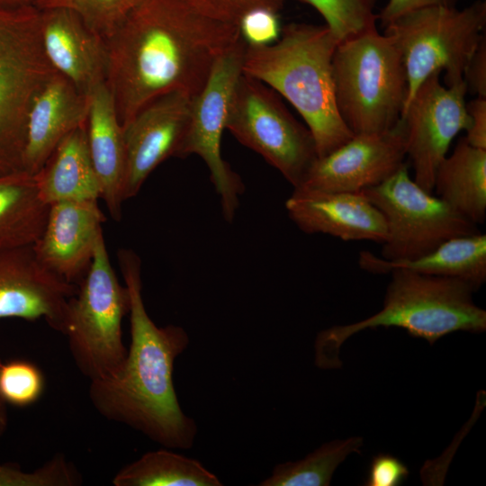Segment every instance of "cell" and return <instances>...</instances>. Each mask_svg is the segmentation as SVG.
Wrapping results in <instances>:
<instances>
[{"label": "cell", "instance_id": "cell-35", "mask_svg": "<svg viewBox=\"0 0 486 486\" xmlns=\"http://www.w3.org/2000/svg\"><path fill=\"white\" fill-rule=\"evenodd\" d=\"M469 124L464 140L472 146L486 149V97L476 96L466 103Z\"/></svg>", "mask_w": 486, "mask_h": 486}, {"label": "cell", "instance_id": "cell-27", "mask_svg": "<svg viewBox=\"0 0 486 486\" xmlns=\"http://www.w3.org/2000/svg\"><path fill=\"white\" fill-rule=\"evenodd\" d=\"M314 8L339 41L376 26L377 0H299Z\"/></svg>", "mask_w": 486, "mask_h": 486}, {"label": "cell", "instance_id": "cell-22", "mask_svg": "<svg viewBox=\"0 0 486 486\" xmlns=\"http://www.w3.org/2000/svg\"><path fill=\"white\" fill-rule=\"evenodd\" d=\"M34 176L39 194L49 205L101 199L100 183L88 150L86 123L59 142Z\"/></svg>", "mask_w": 486, "mask_h": 486}, {"label": "cell", "instance_id": "cell-8", "mask_svg": "<svg viewBox=\"0 0 486 486\" xmlns=\"http://www.w3.org/2000/svg\"><path fill=\"white\" fill-rule=\"evenodd\" d=\"M40 11L0 6V176L23 170L31 104L57 71L41 44Z\"/></svg>", "mask_w": 486, "mask_h": 486}, {"label": "cell", "instance_id": "cell-21", "mask_svg": "<svg viewBox=\"0 0 486 486\" xmlns=\"http://www.w3.org/2000/svg\"><path fill=\"white\" fill-rule=\"evenodd\" d=\"M359 267L373 274L407 270L421 274L457 278L475 291L486 281V235L481 232L451 238L436 249L413 259L392 261L365 250Z\"/></svg>", "mask_w": 486, "mask_h": 486}, {"label": "cell", "instance_id": "cell-31", "mask_svg": "<svg viewBox=\"0 0 486 486\" xmlns=\"http://www.w3.org/2000/svg\"><path fill=\"white\" fill-rule=\"evenodd\" d=\"M203 14L238 26L249 11L267 8L279 13L284 0H186Z\"/></svg>", "mask_w": 486, "mask_h": 486}, {"label": "cell", "instance_id": "cell-34", "mask_svg": "<svg viewBox=\"0 0 486 486\" xmlns=\"http://www.w3.org/2000/svg\"><path fill=\"white\" fill-rule=\"evenodd\" d=\"M464 81L467 92L479 97H486V38L484 37L469 59L464 71Z\"/></svg>", "mask_w": 486, "mask_h": 486}, {"label": "cell", "instance_id": "cell-20", "mask_svg": "<svg viewBox=\"0 0 486 486\" xmlns=\"http://www.w3.org/2000/svg\"><path fill=\"white\" fill-rule=\"evenodd\" d=\"M91 161L101 186V199L111 217L120 221L124 199L126 152L123 129L113 95L105 82L89 94L86 122Z\"/></svg>", "mask_w": 486, "mask_h": 486}, {"label": "cell", "instance_id": "cell-6", "mask_svg": "<svg viewBox=\"0 0 486 486\" xmlns=\"http://www.w3.org/2000/svg\"><path fill=\"white\" fill-rule=\"evenodd\" d=\"M486 3L433 6L407 13L384 26L401 52L407 75L404 106L434 73H445L447 86L464 81V68L485 37ZM404 108V107H403Z\"/></svg>", "mask_w": 486, "mask_h": 486}, {"label": "cell", "instance_id": "cell-5", "mask_svg": "<svg viewBox=\"0 0 486 486\" xmlns=\"http://www.w3.org/2000/svg\"><path fill=\"white\" fill-rule=\"evenodd\" d=\"M336 103L356 134L392 129L407 97V75L400 50L376 26L338 42L332 60Z\"/></svg>", "mask_w": 486, "mask_h": 486}, {"label": "cell", "instance_id": "cell-10", "mask_svg": "<svg viewBox=\"0 0 486 486\" xmlns=\"http://www.w3.org/2000/svg\"><path fill=\"white\" fill-rule=\"evenodd\" d=\"M362 193L385 219L384 259L417 258L451 238L480 232L476 224L410 178L407 165Z\"/></svg>", "mask_w": 486, "mask_h": 486}, {"label": "cell", "instance_id": "cell-9", "mask_svg": "<svg viewBox=\"0 0 486 486\" xmlns=\"http://www.w3.org/2000/svg\"><path fill=\"white\" fill-rule=\"evenodd\" d=\"M226 130L276 168L293 188L318 158L308 127L293 117L274 90L243 72L231 96Z\"/></svg>", "mask_w": 486, "mask_h": 486}, {"label": "cell", "instance_id": "cell-30", "mask_svg": "<svg viewBox=\"0 0 486 486\" xmlns=\"http://www.w3.org/2000/svg\"><path fill=\"white\" fill-rule=\"evenodd\" d=\"M44 389V378L33 364L15 360L0 368V394L5 402L28 406L39 400Z\"/></svg>", "mask_w": 486, "mask_h": 486}, {"label": "cell", "instance_id": "cell-12", "mask_svg": "<svg viewBox=\"0 0 486 486\" xmlns=\"http://www.w3.org/2000/svg\"><path fill=\"white\" fill-rule=\"evenodd\" d=\"M464 81L447 86L440 73L428 76L402 110L400 120L406 135V153L414 181L433 193L437 166L447 155L454 138L469 124Z\"/></svg>", "mask_w": 486, "mask_h": 486}, {"label": "cell", "instance_id": "cell-3", "mask_svg": "<svg viewBox=\"0 0 486 486\" xmlns=\"http://www.w3.org/2000/svg\"><path fill=\"white\" fill-rule=\"evenodd\" d=\"M339 40L326 25L292 22L278 40L246 46L242 72L263 82L297 110L315 141L318 158L354 134L336 103L332 60Z\"/></svg>", "mask_w": 486, "mask_h": 486}, {"label": "cell", "instance_id": "cell-33", "mask_svg": "<svg viewBox=\"0 0 486 486\" xmlns=\"http://www.w3.org/2000/svg\"><path fill=\"white\" fill-rule=\"evenodd\" d=\"M409 473L408 467L400 459L389 454H379L372 460L364 485L398 486Z\"/></svg>", "mask_w": 486, "mask_h": 486}, {"label": "cell", "instance_id": "cell-16", "mask_svg": "<svg viewBox=\"0 0 486 486\" xmlns=\"http://www.w3.org/2000/svg\"><path fill=\"white\" fill-rule=\"evenodd\" d=\"M106 217L98 201L50 204L44 230L32 246L40 262L67 282L79 284L86 275Z\"/></svg>", "mask_w": 486, "mask_h": 486}, {"label": "cell", "instance_id": "cell-17", "mask_svg": "<svg viewBox=\"0 0 486 486\" xmlns=\"http://www.w3.org/2000/svg\"><path fill=\"white\" fill-rule=\"evenodd\" d=\"M289 218L303 232L323 233L345 241L382 244L385 219L363 193H324L293 190L285 201Z\"/></svg>", "mask_w": 486, "mask_h": 486}, {"label": "cell", "instance_id": "cell-29", "mask_svg": "<svg viewBox=\"0 0 486 486\" xmlns=\"http://www.w3.org/2000/svg\"><path fill=\"white\" fill-rule=\"evenodd\" d=\"M82 476L63 454H58L33 472L0 464V486H76Z\"/></svg>", "mask_w": 486, "mask_h": 486}, {"label": "cell", "instance_id": "cell-32", "mask_svg": "<svg viewBox=\"0 0 486 486\" xmlns=\"http://www.w3.org/2000/svg\"><path fill=\"white\" fill-rule=\"evenodd\" d=\"M238 29L248 45L271 44L276 41L281 34L279 13L267 8L251 10L241 18Z\"/></svg>", "mask_w": 486, "mask_h": 486}, {"label": "cell", "instance_id": "cell-13", "mask_svg": "<svg viewBox=\"0 0 486 486\" xmlns=\"http://www.w3.org/2000/svg\"><path fill=\"white\" fill-rule=\"evenodd\" d=\"M406 135L401 120L391 130L356 134L317 158L299 186L304 192L362 193L406 166Z\"/></svg>", "mask_w": 486, "mask_h": 486}, {"label": "cell", "instance_id": "cell-26", "mask_svg": "<svg viewBox=\"0 0 486 486\" xmlns=\"http://www.w3.org/2000/svg\"><path fill=\"white\" fill-rule=\"evenodd\" d=\"M363 438L352 436L327 442L303 459L275 465L259 486H328L334 472L347 456L359 453Z\"/></svg>", "mask_w": 486, "mask_h": 486}, {"label": "cell", "instance_id": "cell-7", "mask_svg": "<svg viewBox=\"0 0 486 486\" xmlns=\"http://www.w3.org/2000/svg\"><path fill=\"white\" fill-rule=\"evenodd\" d=\"M78 285L76 294L68 302L65 335L78 370L94 381L118 372L128 352L122 342V323L130 313V292L118 281L104 234Z\"/></svg>", "mask_w": 486, "mask_h": 486}, {"label": "cell", "instance_id": "cell-23", "mask_svg": "<svg viewBox=\"0 0 486 486\" xmlns=\"http://www.w3.org/2000/svg\"><path fill=\"white\" fill-rule=\"evenodd\" d=\"M433 192L457 212L478 225L486 218V149L456 143L436 168Z\"/></svg>", "mask_w": 486, "mask_h": 486}, {"label": "cell", "instance_id": "cell-1", "mask_svg": "<svg viewBox=\"0 0 486 486\" xmlns=\"http://www.w3.org/2000/svg\"><path fill=\"white\" fill-rule=\"evenodd\" d=\"M240 38L238 25L211 18L186 0H142L104 40L105 83L122 127L165 94L195 97Z\"/></svg>", "mask_w": 486, "mask_h": 486}, {"label": "cell", "instance_id": "cell-19", "mask_svg": "<svg viewBox=\"0 0 486 486\" xmlns=\"http://www.w3.org/2000/svg\"><path fill=\"white\" fill-rule=\"evenodd\" d=\"M89 95L56 73L35 95L27 117L23 170L36 175L59 142L86 122Z\"/></svg>", "mask_w": 486, "mask_h": 486}, {"label": "cell", "instance_id": "cell-37", "mask_svg": "<svg viewBox=\"0 0 486 486\" xmlns=\"http://www.w3.org/2000/svg\"><path fill=\"white\" fill-rule=\"evenodd\" d=\"M39 0H0V6L5 8H21L35 6Z\"/></svg>", "mask_w": 486, "mask_h": 486}, {"label": "cell", "instance_id": "cell-36", "mask_svg": "<svg viewBox=\"0 0 486 486\" xmlns=\"http://www.w3.org/2000/svg\"><path fill=\"white\" fill-rule=\"evenodd\" d=\"M461 1L463 0H388L377 16L384 27L407 13L426 7L457 6Z\"/></svg>", "mask_w": 486, "mask_h": 486}, {"label": "cell", "instance_id": "cell-15", "mask_svg": "<svg viewBox=\"0 0 486 486\" xmlns=\"http://www.w3.org/2000/svg\"><path fill=\"white\" fill-rule=\"evenodd\" d=\"M193 98L165 94L143 107L123 127L126 152L125 201L134 197L152 171L178 157L188 130Z\"/></svg>", "mask_w": 486, "mask_h": 486}, {"label": "cell", "instance_id": "cell-14", "mask_svg": "<svg viewBox=\"0 0 486 486\" xmlns=\"http://www.w3.org/2000/svg\"><path fill=\"white\" fill-rule=\"evenodd\" d=\"M76 292L40 262L32 247L0 249V319H43L65 334L68 302Z\"/></svg>", "mask_w": 486, "mask_h": 486}, {"label": "cell", "instance_id": "cell-2", "mask_svg": "<svg viewBox=\"0 0 486 486\" xmlns=\"http://www.w3.org/2000/svg\"><path fill=\"white\" fill-rule=\"evenodd\" d=\"M118 263L130 296V344L114 374L90 381L88 395L106 419L142 433L166 448L189 449L197 434L176 393L174 364L189 345L186 331L176 325L158 327L142 298L141 264L130 249H120Z\"/></svg>", "mask_w": 486, "mask_h": 486}, {"label": "cell", "instance_id": "cell-28", "mask_svg": "<svg viewBox=\"0 0 486 486\" xmlns=\"http://www.w3.org/2000/svg\"><path fill=\"white\" fill-rule=\"evenodd\" d=\"M142 0H39L40 10L65 8L76 13L93 32L107 39Z\"/></svg>", "mask_w": 486, "mask_h": 486}, {"label": "cell", "instance_id": "cell-38", "mask_svg": "<svg viewBox=\"0 0 486 486\" xmlns=\"http://www.w3.org/2000/svg\"><path fill=\"white\" fill-rule=\"evenodd\" d=\"M0 361V368L2 366ZM7 425L6 402L0 394V437L4 434Z\"/></svg>", "mask_w": 486, "mask_h": 486}, {"label": "cell", "instance_id": "cell-25", "mask_svg": "<svg viewBox=\"0 0 486 486\" xmlns=\"http://www.w3.org/2000/svg\"><path fill=\"white\" fill-rule=\"evenodd\" d=\"M114 486H220L219 478L194 458L168 449L149 451L122 467Z\"/></svg>", "mask_w": 486, "mask_h": 486}, {"label": "cell", "instance_id": "cell-18", "mask_svg": "<svg viewBox=\"0 0 486 486\" xmlns=\"http://www.w3.org/2000/svg\"><path fill=\"white\" fill-rule=\"evenodd\" d=\"M40 11V39L48 60L58 73L89 95L94 86L106 80L108 58L104 39L70 10Z\"/></svg>", "mask_w": 486, "mask_h": 486}, {"label": "cell", "instance_id": "cell-24", "mask_svg": "<svg viewBox=\"0 0 486 486\" xmlns=\"http://www.w3.org/2000/svg\"><path fill=\"white\" fill-rule=\"evenodd\" d=\"M49 208L34 176L25 171L0 176V249L32 247L44 230Z\"/></svg>", "mask_w": 486, "mask_h": 486}, {"label": "cell", "instance_id": "cell-11", "mask_svg": "<svg viewBox=\"0 0 486 486\" xmlns=\"http://www.w3.org/2000/svg\"><path fill=\"white\" fill-rule=\"evenodd\" d=\"M247 43L242 37L216 62L202 90L193 98L191 118L179 158L195 154L209 168L224 218L231 221L244 184L221 156V138L231 96L242 73Z\"/></svg>", "mask_w": 486, "mask_h": 486}, {"label": "cell", "instance_id": "cell-4", "mask_svg": "<svg viewBox=\"0 0 486 486\" xmlns=\"http://www.w3.org/2000/svg\"><path fill=\"white\" fill-rule=\"evenodd\" d=\"M382 308L375 314L348 325L334 326L319 333L315 363L320 368L341 366L340 347L351 336L368 328L396 327L434 344L456 331L486 329V311L472 300L475 289L457 278L394 270Z\"/></svg>", "mask_w": 486, "mask_h": 486}]
</instances>
